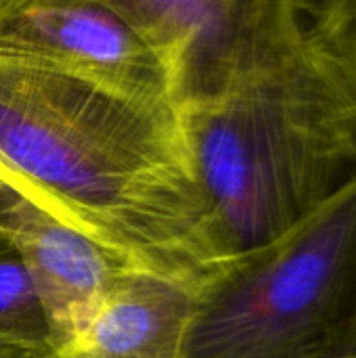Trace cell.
Instances as JSON below:
<instances>
[{"mask_svg":"<svg viewBox=\"0 0 356 358\" xmlns=\"http://www.w3.org/2000/svg\"><path fill=\"white\" fill-rule=\"evenodd\" d=\"M164 65L176 111L218 96L302 10L294 0H111Z\"/></svg>","mask_w":356,"mask_h":358,"instance_id":"277c9868","label":"cell"},{"mask_svg":"<svg viewBox=\"0 0 356 358\" xmlns=\"http://www.w3.org/2000/svg\"><path fill=\"white\" fill-rule=\"evenodd\" d=\"M195 292L183 281L130 266L57 358H178Z\"/></svg>","mask_w":356,"mask_h":358,"instance_id":"52a82bcc","label":"cell"},{"mask_svg":"<svg viewBox=\"0 0 356 358\" xmlns=\"http://www.w3.org/2000/svg\"><path fill=\"white\" fill-rule=\"evenodd\" d=\"M0 358H57V350L50 346H25L0 342Z\"/></svg>","mask_w":356,"mask_h":358,"instance_id":"8fae6325","label":"cell"},{"mask_svg":"<svg viewBox=\"0 0 356 358\" xmlns=\"http://www.w3.org/2000/svg\"><path fill=\"white\" fill-rule=\"evenodd\" d=\"M0 59L172 105L164 65L111 0H0Z\"/></svg>","mask_w":356,"mask_h":358,"instance_id":"5b68a950","label":"cell"},{"mask_svg":"<svg viewBox=\"0 0 356 358\" xmlns=\"http://www.w3.org/2000/svg\"><path fill=\"white\" fill-rule=\"evenodd\" d=\"M0 342L50 346L42 298L19 252L0 235Z\"/></svg>","mask_w":356,"mask_h":358,"instance_id":"ba28073f","label":"cell"},{"mask_svg":"<svg viewBox=\"0 0 356 358\" xmlns=\"http://www.w3.org/2000/svg\"><path fill=\"white\" fill-rule=\"evenodd\" d=\"M0 235L19 252L46 308L52 348L67 346L94 317L130 264L80 233L0 166Z\"/></svg>","mask_w":356,"mask_h":358,"instance_id":"8992f818","label":"cell"},{"mask_svg":"<svg viewBox=\"0 0 356 358\" xmlns=\"http://www.w3.org/2000/svg\"><path fill=\"white\" fill-rule=\"evenodd\" d=\"M300 6L311 34L336 61L356 94V0L300 2Z\"/></svg>","mask_w":356,"mask_h":358,"instance_id":"9c48e42d","label":"cell"},{"mask_svg":"<svg viewBox=\"0 0 356 358\" xmlns=\"http://www.w3.org/2000/svg\"><path fill=\"white\" fill-rule=\"evenodd\" d=\"M0 166L134 268L195 289L220 273L178 111L0 59Z\"/></svg>","mask_w":356,"mask_h":358,"instance_id":"6da1fadb","label":"cell"},{"mask_svg":"<svg viewBox=\"0 0 356 358\" xmlns=\"http://www.w3.org/2000/svg\"><path fill=\"white\" fill-rule=\"evenodd\" d=\"M356 313V176L197 287L178 358H304Z\"/></svg>","mask_w":356,"mask_h":358,"instance_id":"3957f363","label":"cell"},{"mask_svg":"<svg viewBox=\"0 0 356 358\" xmlns=\"http://www.w3.org/2000/svg\"><path fill=\"white\" fill-rule=\"evenodd\" d=\"M304 358H356V313L325 344Z\"/></svg>","mask_w":356,"mask_h":358,"instance_id":"30bf717a","label":"cell"},{"mask_svg":"<svg viewBox=\"0 0 356 358\" xmlns=\"http://www.w3.org/2000/svg\"><path fill=\"white\" fill-rule=\"evenodd\" d=\"M178 115L220 268L356 176V94L304 15L218 96Z\"/></svg>","mask_w":356,"mask_h":358,"instance_id":"7a4b0ae2","label":"cell"}]
</instances>
